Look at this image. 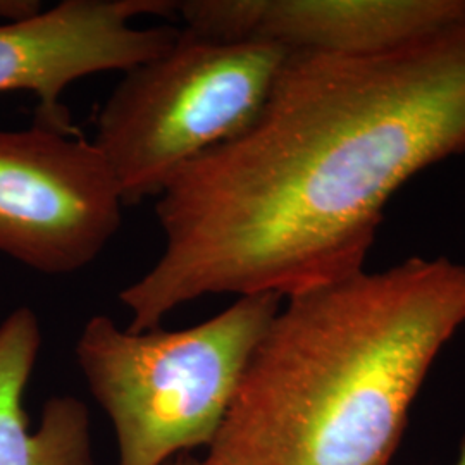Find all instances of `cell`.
<instances>
[{"mask_svg":"<svg viewBox=\"0 0 465 465\" xmlns=\"http://www.w3.org/2000/svg\"><path fill=\"white\" fill-rule=\"evenodd\" d=\"M465 153V19L371 54L288 52L242 134L155 202L164 249L119 293L128 330L207 295L282 299L364 271L386 203Z\"/></svg>","mask_w":465,"mask_h":465,"instance_id":"cell-1","label":"cell"},{"mask_svg":"<svg viewBox=\"0 0 465 465\" xmlns=\"http://www.w3.org/2000/svg\"><path fill=\"white\" fill-rule=\"evenodd\" d=\"M465 322V267L412 257L288 297L207 459L390 465L438 353Z\"/></svg>","mask_w":465,"mask_h":465,"instance_id":"cell-2","label":"cell"},{"mask_svg":"<svg viewBox=\"0 0 465 465\" xmlns=\"http://www.w3.org/2000/svg\"><path fill=\"white\" fill-rule=\"evenodd\" d=\"M282 302L276 293L238 297L182 331L132 332L109 316L90 317L74 355L113 422L117 465H164L209 449Z\"/></svg>","mask_w":465,"mask_h":465,"instance_id":"cell-3","label":"cell"},{"mask_svg":"<svg viewBox=\"0 0 465 465\" xmlns=\"http://www.w3.org/2000/svg\"><path fill=\"white\" fill-rule=\"evenodd\" d=\"M288 50L180 30L169 49L121 78L92 140L124 205L159 197L207 150L242 134L264 107Z\"/></svg>","mask_w":465,"mask_h":465,"instance_id":"cell-4","label":"cell"},{"mask_svg":"<svg viewBox=\"0 0 465 465\" xmlns=\"http://www.w3.org/2000/svg\"><path fill=\"white\" fill-rule=\"evenodd\" d=\"M124 202L80 132L0 128V253L50 276L90 266L116 236Z\"/></svg>","mask_w":465,"mask_h":465,"instance_id":"cell-5","label":"cell"},{"mask_svg":"<svg viewBox=\"0 0 465 465\" xmlns=\"http://www.w3.org/2000/svg\"><path fill=\"white\" fill-rule=\"evenodd\" d=\"M173 15L178 2L171 0H64L36 16L0 25V94H34L35 124L74 134L63 102L67 88L97 73H126L164 54L180 28H142L134 19Z\"/></svg>","mask_w":465,"mask_h":465,"instance_id":"cell-6","label":"cell"},{"mask_svg":"<svg viewBox=\"0 0 465 465\" xmlns=\"http://www.w3.org/2000/svg\"><path fill=\"white\" fill-rule=\"evenodd\" d=\"M178 15L217 42L357 55L449 28L465 19V0H186Z\"/></svg>","mask_w":465,"mask_h":465,"instance_id":"cell-7","label":"cell"},{"mask_svg":"<svg viewBox=\"0 0 465 465\" xmlns=\"http://www.w3.org/2000/svg\"><path fill=\"white\" fill-rule=\"evenodd\" d=\"M40 345V322L30 307H17L0 322V465H95L82 400L52 397L38 430L28 431L23 399Z\"/></svg>","mask_w":465,"mask_h":465,"instance_id":"cell-8","label":"cell"},{"mask_svg":"<svg viewBox=\"0 0 465 465\" xmlns=\"http://www.w3.org/2000/svg\"><path fill=\"white\" fill-rule=\"evenodd\" d=\"M42 11V4L34 0H0V25L23 21Z\"/></svg>","mask_w":465,"mask_h":465,"instance_id":"cell-9","label":"cell"},{"mask_svg":"<svg viewBox=\"0 0 465 465\" xmlns=\"http://www.w3.org/2000/svg\"><path fill=\"white\" fill-rule=\"evenodd\" d=\"M164 465H216L213 464L207 457L205 459H197V457H193V455H188V453H180L176 459H171V460H167Z\"/></svg>","mask_w":465,"mask_h":465,"instance_id":"cell-10","label":"cell"},{"mask_svg":"<svg viewBox=\"0 0 465 465\" xmlns=\"http://www.w3.org/2000/svg\"><path fill=\"white\" fill-rule=\"evenodd\" d=\"M455 465H465V434L460 441V455H459V462Z\"/></svg>","mask_w":465,"mask_h":465,"instance_id":"cell-11","label":"cell"}]
</instances>
